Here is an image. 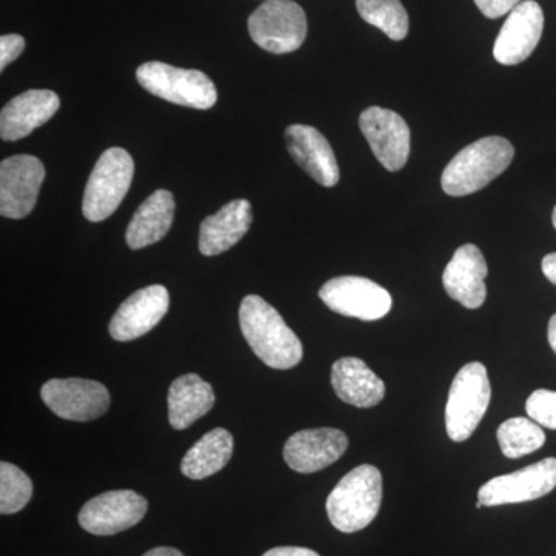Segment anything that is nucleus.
I'll use <instances>...</instances> for the list:
<instances>
[{
  "label": "nucleus",
  "mask_w": 556,
  "mask_h": 556,
  "mask_svg": "<svg viewBox=\"0 0 556 556\" xmlns=\"http://www.w3.org/2000/svg\"><path fill=\"white\" fill-rule=\"evenodd\" d=\"M232 452V434L225 428H215L195 442L182 457V475L195 481L212 477L228 466Z\"/></svg>",
  "instance_id": "obj_24"
},
{
  "label": "nucleus",
  "mask_w": 556,
  "mask_h": 556,
  "mask_svg": "<svg viewBox=\"0 0 556 556\" xmlns=\"http://www.w3.org/2000/svg\"><path fill=\"white\" fill-rule=\"evenodd\" d=\"M33 496L31 479L20 467L2 460L0 464V511L14 515L24 510Z\"/></svg>",
  "instance_id": "obj_27"
},
{
  "label": "nucleus",
  "mask_w": 556,
  "mask_h": 556,
  "mask_svg": "<svg viewBox=\"0 0 556 556\" xmlns=\"http://www.w3.org/2000/svg\"><path fill=\"white\" fill-rule=\"evenodd\" d=\"M215 404L214 388L199 375L179 376L172 382L167 405L169 422L175 430H186L200 417L207 415Z\"/></svg>",
  "instance_id": "obj_23"
},
{
  "label": "nucleus",
  "mask_w": 556,
  "mask_h": 556,
  "mask_svg": "<svg viewBox=\"0 0 556 556\" xmlns=\"http://www.w3.org/2000/svg\"><path fill=\"white\" fill-rule=\"evenodd\" d=\"M175 217V199L169 190L153 192L130 219L126 241L130 249L148 248L159 243L169 232Z\"/></svg>",
  "instance_id": "obj_22"
},
{
  "label": "nucleus",
  "mask_w": 556,
  "mask_h": 556,
  "mask_svg": "<svg viewBox=\"0 0 556 556\" xmlns=\"http://www.w3.org/2000/svg\"><path fill=\"white\" fill-rule=\"evenodd\" d=\"M497 442L504 456L519 459L543 447L546 433L530 417H511L497 428Z\"/></svg>",
  "instance_id": "obj_25"
},
{
  "label": "nucleus",
  "mask_w": 556,
  "mask_h": 556,
  "mask_svg": "<svg viewBox=\"0 0 556 556\" xmlns=\"http://www.w3.org/2000/svg\"><path fill=\"white\" fill-rule=\"evenodd\" d=\"M331 383L340 401L357 408H372L386 397V383L357 357H342L334 362Z\"/></svg>",
  "instance_id": "obj_21"
},
{
  "label": "nucleus",
  "mask_w": 556,
  "mask_h": 556,
  "mask_svg": "<svg viewBox=\"0 0 556 556\" xmlns=\"http://www.w3.org/2000/svg\"><path fill=\"white\" fill-rule=\"evenodd\" d=\"M318 298L340 316L364 321L386 317L393 306V299L386 288L357 276L331 278L320 288Z\"/></svg>",
  "instance_id": "obj_8"
},
{
  "label": "nucleus",
  "mask_w": 556,
  "mask_h": 556,
  "mask_svg": "<svg viewBox=\"0 0 556 556\" xmlns=\"http://www.w3.org/2000/svg\"><path fill=\"white\" fill-rule=\"evenodd\" d=\"M348 438L336 428L302 430L288 439L283 457L291 470L309 475L324 470L345 455Z\"/></svg>",
  "instance_id": "obj_16"
},
{
  "label": "nucleus",
  "mask_w": 556,
  "mask_h": 556,
  "mask_svg": "<svg viewBox=\"0 0 556 556\" xmlns=\"http://www.w3.org/2000/svg\"><path fill=\"white\" fill-rule=\"evenodd\" d=\"M61 108L60 97L51 90H28L13 98L0 113V137L17 141L49 123Z\"/></svg>",
  "instance_id": "obj_19"
},
{
  "label": "nucleus",
  "mask_w": 556,
  "mask_h": 556,
  "mask_svg": "<svg viewBox=\"0 0 556 556\" xmlns=\"http://www.w3.org/2000/svg\"><path fill=\"white\" fill-rule=\"evenodd\" d=\"M552 222H554V226H555V229H556V206L554 208V215H552Z\"/></svg>",
  "instance_id": "obj_35"
},
{
  "label": "nucleus",
  "mask_w": 556,
  "mask_h": 556,
  "mask_svg": "<svg viewBox=\"0 0 556 556\" xmlns=\"http://www.w3.org/2000/svg\"><path fill=\"white\" fill-rule=\"evenodd\" d=\"M252 225V206L248 200H233L217 214L204 218L200 226V252L206 257L223 254L236 247Z\"/></svg>",
  "instance_id": "obj_20"
},
{
  "label": "nucleus",
  "mask_w": 556,
  "mask_h": 556,
  "mask_svg": "<svg viewBox=\"0 0 556 556\" xmlns=\"http://www.w3.org/2000/svg\"><path fill=\"white\" fill-rule=\"evenodd\" d=\"M475 3L484 16L497 20V17L510 13L515 7L521 3V0H475Z\"/></svg>",
  "instance_id": "obj_30"
},
{
  "label": "nucleus",
  "mask_w": 556,
  "mask_h": 556,
  "mask_svg": "<svg viewBox=\"0 0 556 556\" xmlns=\"http://www.w3.org/2000/svg\"><path fill=\"white\" fill-rule=\"evenodd\" d=\"M526 412L538 426L556 430V391H533L527 399Z\"/></svg>",
  "instance_id": "obj_28"
},
{
  "label": "nucleus",
  "mask_w": 556,
  "mask_h": 556,
  "mask_svg": "<svg viewBox=\"0 0 556 556\" xmlns=\"http://www.w3.org/2000/svg\"><path fill=\"white\" fill-rule=\"evenodd\" d=\"M358 124L376 159L388 172H399L407 164L412 134L401 115L393 110L369 108L362 112Z\"/></svg>",
  "instance_id": "obj_13"
},
{
  "label": "nucleus",
  "mask_w": 556,
  "mask_h": 556,
  "mask_svg": "<svg viewBox=\"0 0 556 556\" xmlns=\"http://www.w3.org/2000/svg\"><path fill=\"white\" fill-rule=\"evenodd\" d=\"M46 179L42 161L31 155H16L0 163V214L21 219L31 214Z\"/></svg>",
  "instance_id": "obj_12"
},
{
  "label": "nucleus",
  "mask_w": 556,
  "mask_h": 556,
  "mask_svg": "<svg viewBox=\"0 0 556 556\" xmlns=\"http://www.w3.org/2000/svg\"><path fill=\"white\" fill-rule=\"evenodd\" d=\"M556 486V457H547L515 473L490 479L479 489L482 507L529 503L548 495Z\"/></svg>",
  "instance_id": "obj_10"
},
{
  "label": "nucleus",
  "mask_w": 556,
  "mask_h": 556,
  "mask_svg": "<svg viewBox=\"0 0 556 556\" xmlns=\"http://www.w3.org/2000/svg\"><path fill=\"white\" fill-rule=\"evenodd\" d=\"M489 274L484 255L475 244H464L450 260L442 276L445 291L464 308L478 309L486 299L485 277Z\"/></svg>",
  "instance_id": "obj_18"
},
{
  "label": "nucleus",
  "mask_w": 556,
  "mask_h": 556,
  "mask_svg": "<svg viewBox=\"0 0 556 556\" xmlns=\"http://www.w3.org/2000/svg\"><path fill=\"white\" fill-rule=\"evenodd\" d=\"M382 504V475L375 466H361L345 475L329 493V521L343 533H354L375 521Z\"/></svg>",
  "instance_id": "obj_3"
},
{
  "label": "nucleus",
  "mask_w": 556,
  "mask_h": 556,
  "mask_svg": "<svg viewBox=\"0 0 556 556\" xmlns=\"http://www.w3.org/2000/svg\"><path fill=\"white\" fill-rule=\"evenodd\" d=\"M240 328L255 356L274 369L294 368L303 345L283 317L260 295H248L240 305Z\"/></svg>",
  "instance_id": "obj_1"
},
{
  "label": "nucleus",
  "mask_w": 556,
  "mask_h": 556,
  "mask_svg": "<svg viewBox=\"0 0 556 556\" xmlns=\"http://www.w3.org/2000/svg\"><path fill=\"white\" fill-rule=\"evenodd\" d=\"M25 49V39L20 35H3L0 38V70L16 61Z\"/></svg>",
  "instance_id": "obj_29"
},
{
  "label": "nucleus",
  "mask_w": 556,
  "mask_h": 556,
  "mask_svg": "<svg viewBox=\"0 0 556 556\" xmlns=\"http://www.w3.org/2000/svg\"><path fill=\"white\" fill-rule=\"evenodd\" d=\"M130 153L121 148L105 150L98 160L84 190L83 214L89 222L109 218L126 199L134 179Z\"/></svg>",
  "instance_id": "obj_6"
},
{
  "label": "nucleus",
  "mask_w": 556,
  "mask_h": 556,
  "mask_svg": "<svg viewBox=\"0 0 556 556\" xmlns=\"http://www.w3.org/2000/svg\"><path fill=\"white\" fill-rule=\"evenodd\" d=\"M288 152L318 185L334 188L340 179L338 160L328 139L305 124H292L285 134Z\"/></svg>",
  "instance_id": "obj_17"
},
{
  "label": "nucleus",
  "mask_w": 556,
  "mask_h": 556,
  "mask_svg": "<svg viewBox=\"0 0 556 556\" xmlns=\"http://www.w3.org/2000/svg\"><path fill=\"white\" fill-rule=\"evenodd\" d=\"M142 89L182 108L207 110L218 100L217 89L200 70L178 68L164 62H146L137 70Z\"/></svg>",
  "instance_id": "obj_4"
},
{
  "label": "nucleus",
  "mask_w": 556,
  "mask_h": 556,
  "mask_svg": "<svg viewBox=\"0 0 556 556\" xmlns=\"http://www.w3.org/2000/svg\"><path fill=\"white\" fill-rule=\"evenodd\" d=\"M515 159L508 139L486 137L467 146L450 161L442 174V189L450 197H466L484 189L500 177Z\"/></svg>",
  "instance_id": "obj_2"
},
{
  "label": "nucleus",
  "mask_w": 556,
  "mask_h": 556,
  "mask_svg": "<svg viewBox=\"0 0 556 556\" xmlns=\"http://www.w3.org/2000/svg\"><path fill=\"white\" fill-rule=\"evenodd\" d=\"M248 27L260 49L274 54L299 50L308 33L305 11L292 0H265L249 16Z\"/></svg>",
  "instance_id": "obj_7"
},
{
  "label": "nucleus",
  "mask_w": 556,
  "mask_h": 556,
  "mask_svg": "<svg viewBox=\"0 0 556 556\" xmlns=\"http://www.w3.org/2000/svg\"><path fill=\"white\" fill-rule=\"evenodd\" d=\"M547 338L552 350H554V353L556 354V314L555 316H552L551 321H548Z\"/></svg>",
  "instance_id": "obj_34"
},
{
  "label": "nucleus",
  "mask_w": 556,
  "mask_h": 556,
  "mask_svg": "<svg viewBox=\"0 0 556 556\" xmlns=\"http://www.w3.org/2000/svg\"><path fill=\"white\" fill-rule=\"evenodd\" d=\"M541 268H543V274L546 276L547 280L556 287V252L543 258Z\"/></svg>",
  "instance_id": "obj_32"
},
{
  "label": "nucleus",
  "mask_w": 556,
  "mask_h": 556,
  "mask_svg": "<svg viewBox=\"0 0 556 556\" xmlns=\"http://www.w3.org/2000/svg\"><path fill=\"white\" fill-rule=\"evenodd\" d=\"M142 556H185L174 547H155Z\"/></svg>",
  "instance_id": "obj_33"
},
{
  "label": "nucleus",
  "mask_w": 556,
  "mask_h": 556,
  "mask_svg": "<svg viewBox=\"0 0 556 556\" xmlns=\"http://www.w3.org/2000/svg\"><path fill=\"white\" fill-rule=\"evenodd\" d=\"M362 20L386 33L388 38L404 40L409 30L407 10L401 0H356Z\"/></svg>",
  "instance_id": "obj_26"
},
{
  "label": "nucleus",
  "mask_w": 556,
  "mask_h": 556,
  "mask_svg": "<svg viewBox=\"0 0 556 556\" xmlns=\"http://www.w3.org/2000/svg\"><path fill=\"white\" fill-rule=\"evenodd\" d=\"M544 30V13L535 0H525L508 14L497 35L493 56L503 65H518L535 51Z\"/></svg>",
  "instance_id": "obj_15"
},
{
  "label": "nucleus",
  "mask_w": 556,
  "mask_h": 556,
  "mask_svg": "<svg viewBox=\"0 0 556 556\" xmlns=\"http://www.w3.org/2000/svg\"><path fill=\"white\" fill-rule=\"evenodd\" d=\"M40 397L54 415L75 422L98 419L110 407L109 390L97 380L51 379L40 388Z\"/></svg>",
  "instance_id": "obj_9"
},
{
  "label": "nucleus",
  "mask_w": 556,
  "mask_h": 556,
  "mask_svg": "<svg viewBox=\"0 0 556 556\" xmlns=\"http://www.w3.org/2000/svg\"><path fill=\"white\" fill-rule=\"evenodd\" d=\"M169 305V291L163 285L139 289L121 303L110 320V336L118 342L142 338L163 320Z\"/></svg>",
  "instance_id": "obj_14"
},
{
  "label": "nucleus",
  "mask_w": 556,
  "mask_h": 556,
  "mask_svg": "<svg viewBox=\"0 0 556 556\" xmlns=\"http://www.w3.org/2000/svg\"><path fill=\"white\" fill-rule=\"evenodd\" d=\"M263 556H320L306 547H274Z\"/></svg>",
  "instance_id": "obj_31"
},
{
  "label": "nucleus",
  "mask_w": 556,
  "mask_h": 556,
  "mask_svg": "<svg viewBox=\"0 0 556 556\" xmlns=\"http://www.w3.org/2000/svg\"><path fill=\"white\" fill-rule=\"evenodd\" d=\"M148 507L146 497L134 490H113L91 497L80 508L79 525L91 535H116L141 522Z\"/></svg>",
  "instance_id": "obj_11"
},
{
  "label": "nucleus",
  "mask_w": 556,
  "mask_h": 556,
  "mask_svg": "<svg viewBox=\"0 0 556 556\" xmlns=\"http://www.w3.org/2000/svg\"><path fill=\"white\" fill-rule=\"evenodd\" d=\"M492 399L486 368L481 362H471L457 372L450 387L445 427L452 441H467L475 433Z\"/></svg>",
  "instance_id": "obj_5"
}]
</instances>
